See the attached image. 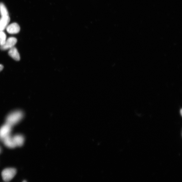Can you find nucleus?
<instances>
[{
  "mask_svg": "<svg viewBox=\"0 0 182 182\" xmlns=\"http://www.w3.org/2000/svg\"><path fill=\"white\" fill-rule=\"evenodd\" d=\"M22 182H27L26 180H24Z\"/></svg>",
  "mask_w": 182,
  "mask_h": 182,
  "instance_id": "obj_13",
  "label": "nucleus"
},
{
  "mask_svg": "<svg viewBox=\"0 0 182 182\" xmlns=\"http://www.w3.org/2000/svg\"><path fill=\"white\" fill-rule=\"evenodd\" d=\"M9 54L15 60L18 61L20 59V55L17 48L15 47L9 49Z\"/></svg>",
  "mask_w": 182,
  "mask_h": 182,
  "instance_id": "obj_8",
  "label": "nucleus"
},
{
  "mask_svg": "<svg viewBox=\"0 0 182 182\" xmlns=\"http://www.w3.org/2000/svg\"><path fill=\"white\" fill-rule=\"evenodd\" d=\"M7 40V36L3 31H0V46L3 45Z\"/></svg>",
  "mask_w": 182,
  "mask_h": 182,
  "instance_id": "obj_10",
  "label": "nucleus"
},
{
  "mask_svg": "<svg viewBox=\"0 0 182 182\" xmlns=\"http://www.w3.org/2000/svg\"><path fill=\"white\" fill-rule=\"evenodd\" d=\"M2 141L7 147L10 148H13L18 146V142L16 135L11 136L10 134Z\"/></svg>",
  "mask_w": 182,
  "mask_h": 182,
  "instance_id": "obj_3",
  "label": "nucleus"
},
{
  "mask_svg": "<svg viewBox=\"0 0 182 182\" xmlns=\"http://www.w3.org/2000/svg\"><path fill=\"white\" fill-rule=\"evenodd\" d=\"M9 16L1 17L0 18V31H3L6 29L10 21Z\"/></svg>",
  "mask_w": 182,
  "mask_h": 182,
  "instance_id": "obj_7",
  "label": "nucleus"
},
{
  "mask_svg": "<svg viewBox=\"0 0 182 182\" xmlns=\"http://www.w3.org/2000/svg\"><path fill=\"white\" fill-rule=\"evenodd\" d=\"M12 126L6 124L0 128V140L2 141L5 138L9 136L11 131Z\"/></svg>",
  "mask_w": 182,
  "mask_h": 182,
  "instance_id": "obj_4",
  "label": "nucleus"
},
{
  "mask_svg": "<svg viewBox=\"0 0 182 182\" xmlns=\"http://www.w3.org/2000/svg\"><path fill=\"white\" fill-rule=\"evenodd\" d=\"M0 14L1 17L9 16L8 11L5 5L2 3H0Z\"/></svg>",
  "mask_w": 182,
  "mask_h": 182,
  "instance_id": "obj_9",
  "label": "nucleus"
},
{
  "mask_svg": "<svg viewBox=\"0 0 182 182\" xmlns=\"http://www.w3.org/2000/svg\"><path fill=\"white\" fill-rule=\"evenodd\" d=\"M17 39L15 38L11 37L7 39L4 44L1 46V49L2 50H6L14 47L17 42Z\"/></svg>",
  "mask_w": 182,
  "mask_h": 182,
  "instance_id": "obj_5",
  "label": "nucleus"
},
{
  "mask_svg": "<svg viewBox=\"0 0 182 182\" xmlns=\"http://www.w3.org/2000/svg\"><path fill=\"white\" fill-rule=\"evenodd\" d=\"M3 66L2 65H0V72L3 70Z\"/></svg>",
  "mask_w": 182,
  "mask_h": 182,
  "instance_id": "obj_11",
  "label": "nucleus"
},
{
  "mask_svg": "<svg viewBox=\"0 0 182 182\" xmlns=\"http://www.w3.org/2000/svg\"><path fill=\"white\" fill-rule=\"evenodd\" d=\"M23 117V113L20 111H16L9 114L7 117L6 123L12 126L17 124Z\"/></svg>",
  "mask_w": 182,
  "mask_h": 182,
  "instance_id": "obj_1",
  "label": "nucleus"
},
{
  "mask_svg": "<svg viewBox=\"0 0 182 182\" xmlns=\"http://www.w3.org/2000/svg\"><path fill=\"white\" fill-rule=\"evenodd\" d=\"M1 147H0V153H1Z\"/></svg>",
  "mask_w": 182,
  "mask_h": 182,
  "instance_id": "obj_12",
  "label": "nucleus"
},
{
  "mask_svg": "<svg viewBox=\"0 0 182 182\" xmlns=\"http://www.w3.org/2000/svg\"><path fill=\"white\" fill-rule=\"evenodd\" d=\"M17 173L16 170L14 168H7L3 170L2 173V179L6 182L11 180Z\"/></svg>",
  "mask_w": 182,
  "mask_h": 182,
  "instance_id": "obj_2",
  "label": "nucleus"
},
{
  "mask_svg": "<svg viewBox=\"0 0 182 182\" xmlns=\"http://www.w3.org/2000/svg\"><path fill=\"white\" fill-rule=\"evenodd\" d=\"M6 30L8 33L11 34H15L18 33L20 31V27L17 23H14L8 25Z\"/></svg>",
  "mask_w": 182,
  "mask_h": 182,
  "instance_id": "obj_6",
  "label": "nucleus"
}]
</instances>
